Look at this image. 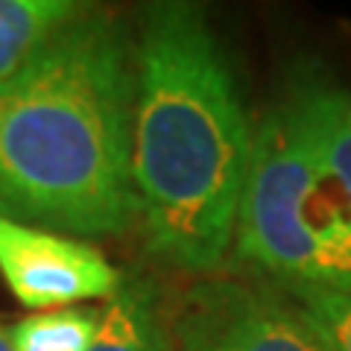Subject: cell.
Wrapping results in <instances>:
<instances>
[{
  "label": "cell",
  "mask_w": 351,
  "mask_h": 351,
  "mask_svg": "<svg viewBox=\"0 0 351 351\" xmlns=\"http://www.w3.org/2000/svg\"><path fill=\"white\" fill-rule=\"evenodd\" d=\"M132 103L123 29L85 6L0 82V214L76 240L132 228Z\"/></svg>",
  "instance_id": "obj_1"
},
{
  "label": "cell",
  "mask_w": 351,
  "mask_h": 351,
  "mask_svg": "<svg viewBox=\"0 0 351 351\" xmlns=\"http://www.w3.org/2000/svg\"><path fill=\"white\" fill-rule=\"evenodd\" d=\"M252 126L205 15L152 3L135 44L132 182L158 261L208 276L234 246Z\"/></svg>",
  "instance_id": "obj_2"
},
{
  "label": "cell",
  "mask_w": 351,
  "mask_h": 351,
  "mask_svg": "<svg viewBox=\"0 0 351 351\" xmlns=\"http://www.w3.org/2000/svg\"><path fill=\"white\" fill-rule=\"evenodd\" d=\"M234 252L290 293L351 290V97L299 80L252 129Z\"/></svg>",
  "instance_id": "obj_3"
},
{
  "label": "cell",
  "mask_w": 351,
  "mask_h": 351,
  "mask_svg": "<svg viewBox=\"0 0 351 351\" xmlns=\"http://www.w3.org/2000/svg\"><path fill=\"white\" fill-rule=\"evenodd\" d=\"M173 351H331L293 299L211 278L191 290L173 325Z\"/></svg>",
  "instance_id": "obj_4"
},
{
  "label": "cell",
  "mask_w": 351,
  "mask_h": 351,
  "mask_svg": "<svg viewBox=\"0 0 351 351\" xmlns=\"http://www.w3.org/2000/svg\"><path fill=\"white\" fill-rule=\"evenodd\" d=\"M0 278L21 304L56 311L88 299L108 302L123 276L85 240L0 214Z\"/></svg>",
  "instance_id": "obj_5"
},
{
  "label": "cell",
  "mask_w": 351,
  "mask_h": 351,
  "mask_svg": "<svg viewBox=\"0 0 351 351\" xmlns=\"http://www.w3.org/2000/svg\"><path fill=\"white\" fill-rule=\"evenodd\" d=\"M88 351H164L156 284L144 276H123L100 311V331Z\"/></svg>",
  "instance_id": "obj_6"
},
{
  "label": "cell",
  "mask_w": 351,
  "mask_h": 351,
  "mask_svg": "<svg viewBox=\"0 0 351 351\" xmlns=\"http://www.w3.org/2000/svg\"><path fill=\"white\" fill-rule=\"evenodd\" d=\"M82 9L73 0H0V82Z\"/></svg>",
  "instance_id": "obj_7"
},
{
  "label": "cell",
  "mask_w": 351,
  "mask_h": 351,
  "mask_svg": "<svg viewBox=\"0 0 351 351\" xmlns=\"http://www.w3.org/2000/svg\"><path fill=\"white\" fill-rule=\"evenodd\" d=\"M100 331V311L56 307L24 316L9 328L15 351H88Z\"/></svg>",
  "instance_id": "obj_8"
},
{
  "label": "cell",
  "mask_w": 351,
  "mask_h": 351,
  "mask_svg": "<svg viewBox=\"0 0 351 351\" xmlns=\"http://www.w3.org/2000/svg\"><path fill=\"white\" fill-rule=\"evenodd\" d=\"M290 299L331 351H351V290H302Z\"/></svg>",
  "instance_id": "obj_9"
},
{
  "label": "cell",
  "mask_w": 351,
  "mask_h": 351,
  "mask_svg": "<svg viewBox=\"0 0 351 351\" xmlns=\"http://www.w3.org/2000/svg\"><path fill=\"white\" fill-rule=\"evenodd\" d=\"M0 351H15L12 337H9V328L3 322H0Z\"/></svg>",
  "instance_id": "obj_10"
}]
</instances>
